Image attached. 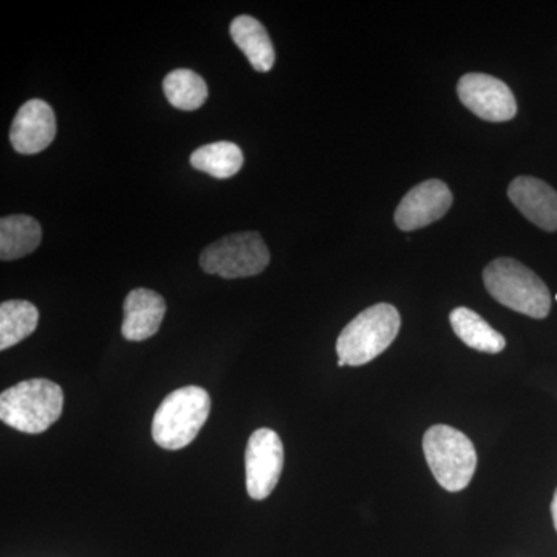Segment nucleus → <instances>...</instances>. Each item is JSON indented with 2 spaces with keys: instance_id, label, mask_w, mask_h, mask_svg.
<instances>
[{
  "instance_id": "obj_1",
  "label": "nucleus",
  "mask_w": 557,
  "mask_h": 557,
  "mask_svg": "<svg viewBox=\"0 0 557 557\" xmlns=\"http://www.w3.org/2000/svg\"><path fill=\"white\" fill-rule=\"evenodd\" d=\"M64 408V392L50 380L22 381L0 395V420L7 426L40 434L60 420Z\"/></svg>"
},
{
  "instance_id": "obj_2",
  "label": "nucleus",
  "mask_w": 557,
  "mask_h": 557,
  "mask_svg": "<svg viewBox=\"0 0 557 557\" xmlns=\"http://www.w3.org/2000/svg\"><path fill=\"white\" fill-rule=\"evenodd\" d=\"M487 293L502 306L534 319H545L552 310L547 285L519 260L500 258L483 271Z\"/></svg>"
},
{
  "instance_id": "obj_3",
  "label": "nucleus",
  "mask_w": 557,
  "mask_h": 557,
  "mask_svg": "<svg viewBox=\"0 0 557 557\" xmlns=\"http://www.w3.org/2000/svg\"><path fill=\"white\" fill-rule=\"evenodd\" d=\"M399 327L401 318L391 304H375L361 311L344 327L336 343L339 368H358L380 357L397 338Z\"/></svg>"
},
{
  "instance_id": "obj_4",
  "label": "nucleus",
  "mask_w": 557,
  "mask_h": 557,
  "mask_svg": "<svg viewBox=\"0 0 557 557\" xmlns=\"http://www.w3.org/2000/svg\"><path fill=\"white\" fill-rule=\"evenodd\" d=\"M211 412V398L203 387L186 386L172 392L157 409L152 421L153 442L160 448H186L199 435Z\"/></svg>"
},
{
  "instance_id": "obj_5",
  "label": "nucleus",
  "mask_w": 557,
  "mask_h": 557,
  "mask_svg": "<svg viewBox=\"0 0 557 557\" xmlns=\"http://www.w3.org/2000/svg\"><path fill=\"white\" fill-rule=\"evenodd\" d=\"M423 453L438 485L449 493H460L471 483L478 468V450L456 428L437 424L423 437Z\"/></svg>"
},
{
  "instance_id": "obj_6",
  "label": "nucleus",
  "mask_w": 557,
  "mask_h": 557,
  "mask_svg": "<svg viewBox=\"0 0 557 557\" xmlns=\"http://www.w3.org/2000/svg\"><path fill=\"white\" fill-rule=\"evenodd\" d=\"M270 263V249L259 233H236L203 249L200 267L205 273L223 278L258 276Z\"/></svg>"
},
{
  "instance_id": "obj_7",
  "label": "nucleus",
  "mask_w": 557,
  "mask_h": 557,
  "mask_svg": "<svg viewBox=\"0 0 557 557\" xmlns=\"http://www.w3.org/2000/svg\"><path fill=\"white\" fill-rule=\"evenodd\" d=\"M284 468V445L273 429L252 432L245 449V485L248 496L265 500L273 493Z\"/></svg>"
},
{
  "instance_id": "obj_8",
  "label": "nucleus",
  "mask_w": 557,
  "mask_h": 557,
  "mask_svg": "<svg viewBox=\"0 0 557 557\" xmlns=\"http://www.w3.org/2000/svg\"><path fill=\"white\" fill-rule=\"evenodd\" d=\"M458 98L479 119L491 123H504L515 119L518 102L504 81L483 73L461 76L457 86Z\"/></svg>"
},
{
  "instance_id": "obj_9",
  "label": "nucleus",
  "mask_w": 557,
  "mask_h": 557,
  "mask_svg": "<svg viewBox=\"0 0 557 557\" xmlns=\"http://www.w3.org/2000/svg\"><path fill=\"white\" fill-rule=\"evenodd\" d=\"M453 205V193L440 180H426L406 194L395 211V223L401 231H416L442 219Z\"/></svg>"
},
{
  "instance_id": "obj_10",
  "label": "nucleus",
  "mask_w": 557,
  "mask_h": 557,
  "mask_svg": "<svg viewBox=\"0 0 557 557\" xmlns=\"http://www.w3.org/2000/svg\"><path fill=\"white\" fill-rule=\"evenodd\" d=\"M57 137V116L42 100L25 102L11 124L10 141L22 156H35L49 148Z\"/></svg>"
},
{
  "instance_id": "obj_11",
  "label": "nucleus",
  "mask_w": 557,
  "mask_h": 557,
  "mask_svg": "<svg viewBox=\"0 0 557 557\" xmlns=\"http://www.w3.org/2000/svg\"><path fill=\"white\" fill-rule=\"evenodd\" d=\"M123 313L121 335L132 343H141L159 332L166 314V300L152 289H132L124 299Z\"/></svg>"
},
{
  "instance_id": "obj_12",
  "label": "nucleus",
  "mask_w": 557,
  "mask_h": 557,
  "mask_svg": "<svg viewBox=\"0 0 557 557\" xmlns=\"http://www.w3.org/2000/svg\"><path fill=\"white\" fill-rule=\"evenodd\" d=\"M509 200L539 228L557 231V193L544 180L519 177L508 188Z\"/></svg>"
},
{
  "instance_id": "obj_13",
  "label": "nucleus",
  "mask_w": 557,
  "mask_h": 557,
  "mask_svg": "<svg viewBox=\"0 0 557 557\" xmlns=\"http://www.w3.org/2000/svg\"><path fill=\"white\" fill-rule=\"evenodd\" d=\"M231 38L244 51L249 64L258 72H270L276 61V51L269 32L251 16H237L230 27Z\"/></svg>"
},
{
  "instance_id": "obj_14",
  "label": "nucleus",
  "mask_w": 557,
  "mask_h": 557,
  "mask_svg": "<svg viewBox=\"0 0 557 557\" xmlns=\"http://www.w3.org/2000/svg\"><path fill=\"white\" fill-rule=\"evenodd\" d=\"M42 240V228L30 215H9L0 220V258L16 260L32 255Z\"/></svg>"
},
{
  "instance_id": "obj_15",
  "label": "nucleus",
  "mask_w": 557,
  "mask_h": 557,
  "mask_svg": "<svg viewBox=\"0 0 557 557\" xmlns=\"http://www.w3.org/2000/svg\"><path fill=\"white\" fill-rule=\"evenodd\" d=\"M449 319L454 333L474 350L494 355L500 354L507 347L504 336L491 327L479 313L467 309V307H458L450 313Z\"/></svg>"
},
{
  "instance_id": "obj_16",
  "label": "nucleus",
  "mask_w": 557,
  "mask_h": 557,
  "mask_svg": "<svg viewBox=\"0 0 557 557\" xmlns=\"http://www.w3.org/2000/svg\"><path fill=\"white\" fill-rule=\"evenodd\" d=\"M190 164L211 177L226 180L234 177L244 166V152L234 143H211L194 150Z\"/></svg>"
},
{
  "instance_id": "obj_17",
  "label": "nucleus",
  "mask_w": 557,
  "mask_h": 557,
  "mask_svg": "<svg viewBox=\"0 0 557 557\" xmlns=\"http://www.w3.org/2000/svg\"><path fill=\"white\" fill-rule=\"evenodd\" d=\"M39 311L27 300H7L0 306V350L16 346L38 327Z\"/></svg>"
},
{
  "instance_id": "obj_18",
  "label": "nucleus",
  "mask_w": 557,
  "mask_h": 557,
  "mask_svg": "<svg viewBox=\"0 0 557 557\" xmlns=\"http://www.w3.org/2000/svg\"><path fill=\"white\" fill-rule=\"evenodd\" d=\"M168 101L180 110H197L208 100V86L205 79L188 69H177L163 81Z\"/></svg>"
},
{
  "instance_id": "obj_19",
  "label": "nucleus",
  "mask_w": 557,
  "mask_h": 557,
  "mask_svg": "<svg viewBox=\"0 0 557 557\" xmlns=\"http://www.w3.org/2000/svg\"><path fill=\"white\" fill-rule=\"evenodd\" d=\"M552 516H553V523H555V528L557 531V487L555 491V496H553V502H552Z\"/></svg>"
},
{
  "instance_id": "obj_20",
  "label": "nucleus",
  "mask_w": 557,
  "mask_h": 557,
  "mask_svg": "<svg viewBox=\"0 0 557 557\" xmlns=\"http://www.w3.org/2000/svg\"><path fill=\"white\" fill-rule=\"evenodd\" d=\"M556 300H557V295H556Z\"/></svg>"
}]
</instances>
